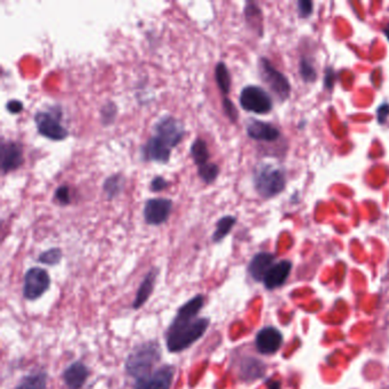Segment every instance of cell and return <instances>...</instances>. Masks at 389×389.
<instances>
[{
  "label": "cell",
  "mask_w": 389,
  "mask_h": 389,
  "mask_svg": "<svg viewBox=\"0 0 389 389\" xmlns=\"http://www.w3.org/2000/svg\"><path fill=\"white\" fill-rule=\"evenodd\" d=\"M204 305V296L198 295L179 308L173 323L167 331L168 351L171 353L184 351L204 336L209 326V320L197 317Z\"/></svg>",
  "instance_id": "1"
},
{
  "label": "cell",
  "mask_w": 389,
  "mask_h": 389,
  "mask_svg": "<svg viewBox=\"0 0 389 389\" xmlns=\"http://www.w3.org/2000/svg\"><path fill=\"white\" fill-rule=\"evenodd\" d=\"M161 349L157 342H143L128 355L125 370L129 376L142 378L152 372V367L160 361Z\"/></svg>",
  "instance_id": "2"
},
{
  "label": "cell",
  "mask_w": 389,
  "mask_h": 389,
  "mask_svg": "<svg viewBox=\"0 0 389 389\" xmlns=\"http://www.w3.org/2000/svg\"><path fill=\"white\" fill-rule=\"evenodd\" d=\"M254 184L261 198H274L286 188V176L277 167L261 165L254 171Z\"/></svg>",
  "instance_id": "3"
},
{
  "label": "cell",
  "mask_w": 389,
  "mask_h": 389,
  "mask_svg": "<svg viewBox=\"0 0 389 389\" xmlns=\"http://www.w3.org/2000/svg\"><path fill=\"white\" fill-rule=\"evenodd\" d=\"M240 104L247 112L267 114L273 109V102L265 89L258 86H247L240 94Z\"/></svg>",
  "instance_id": "4"
},
{
  "label": "cell",
  "mask_w": 389,
  "mask_h": 389,
  "mask_svg": "<svg viewBox=\"0 0 389 389\" xmlns=\"http://www.w3.org/2000/svg\"><path fill=\"white\" fill-rule=\"evenodd\" d=\"M259 73L263 82L270 88L276 98L286 100L290 96L291 86L286 75L276 70L270 61L261 57L259 60Z\"/></svg>",
  "instance_id": "5"
},
{
  "label": "cell",
  "mask_w": 389,
  "mask_h": 389,
  "mask_svg": "<svg viewBox=\"0 0 389 389\" xmlns=\"http://www.w3.org/2000/svg\"><path fill=\"white\" fill-rule=\"evenodd\" d=\"M49 286L50 277L47 270L40 267H32L25 273L23 295L28 300H36L47 291Z\"/></svg>",
  "instance_id": "6"
},
{
  "label": "cell",
  "mask_w": 389,
  "mask_h": 389,
  "mask_svg": "<svg viewBox=\"0 0 389 389\" xmlns=\"http://www.w3.org/2000/svg\"><path fill=\"white\" fill-rule=\"evenodd\" d=\"M153 132L155 137L160 138L161 141L174 148L182 141L185 129L184 125L173 116H163L154 125Z\"/></svg>",
  "instance_id": "7"
},
{
  "label": "cell",
  "mask_w": 389,
  "mask_h": 389,
  "mask_svg": "<svg viewBox=\"0 0 389 389\" xmlns=\"http://www.w3.org/2000/svg\"><path fill=\"white\" fill-rule=\"evenodd\" d=\"M38 132L52 141H63L69 136V132L61 123L59 116L52 112H38L35 116Z\"/></svg>",
  "instance_id": "8"
},
{
  "label": "cell",
  "mask_w": 389,
  "mask_h": 389,
  "mask_svg": "<svg viewBox=\"0 0 389 389\" xmlns=\"http://www.w3.org/2000/svg\"><path fill=\"white\" fill-rule=\"evenodd\" d=\"M175 367L173 365H162L158 370L138 378L135 389H170L173 385Z\"/></svg>",
  "instance_id": "9"
},
{
  "label": "cell",
  "mask_w": 389,
  "mask_h": 389,
  "mask_svg": "<svg viewBox=\"0 0 389 389\" xmlns=\"http://www.w3.org/2000/svg\"><path fill=\"white\" fill-rule=\"evenodd\" d=\"M173 209L169 199H151L144 206V220L148 225H161L168 220Z\"/></svg>",
  "instance_id": "10"
},
{
  "label": "cell",
  "mask_w": 389,
  "mask_h": 389,
  "mask_svg": "<svg viewBox=\"0 0 389 389\" xmlns=\"http://www.w3.org/2000/svg\"><path fill=\"white\" fill-rule=\"evenodd\" d=\"M282 333L272 326L264 328L256 337V347L261 354H274L282 346Z\"/></svg>",
  "instance_id": "11"
},
{
  "label": "cell",
  "mask_w": 389,
  "mask_h": 389,
  "mask_svg": "<svg viewBox=\"0 0 389 389\" xmlns=\"http://www.w3.org/2000/svg\"><path fill=\"white\" fill-rule=\"evenodd\" d=\"M171 150L173 148L161 141L160 138L152 136L142 148V157L145 161L167 163L169 161Z\"/></svg>",
  "instance_id": "12"
},
{
  "label": "cell",
  "mask_w": 389,
  "mask_h": 389,
  "mask_svg": "<svg viewBox=\"0 0 389 389\" xmlns=\"http://www.w3.org/2000/svg\"><path fill=\"white\" fill-rule=\"evenodd\" d=\"M23 163V150L15 142H7L1 146V170L3 174L10 173L21 167Z\"/></svg>",
  "instance_id": "13"
},
{
  "label": "cell",
  "mask_w": 389,
  "mask_h": 389,
  "mask_svg": "<svg viewBox=\"0 0 389 389\" xmlns=\"http://www.w3.org/2000/svg\"><path fill=\"white\" fill-rule=\"evenodd\" d=\"M247 134L254 141L274 142L279 138L280 132L270 123L251 119L247 125Z\"/></svg>",
  "instance_id": "14"
},
{
  "label": "cell",
  "mask_w": 389,
  "mask_h": 389,
  "mask_svg": "<svg viewBox=\"0 0 389 389\" xmlns=\"http://www.w3.org/2000/svg\"><path fill=\"white\" fill-rule=\"evenodd\" d=\"M89 376V370L82 362H75L66 367L63 379L69 389H80L85 385Z\"/></svg>",
  "instance_id": "15"
},
{
  "label": "cell",
  "mask_w": 389,
  "mask_h": 389,
  "mask_svg": "<svg viewBox=\"0 0 389 389\" xmlns=\"http://www.w3.org/2000/svg\"><path fill=\"white\" fill-rule=\"evenodd\" d=\"M292 264L289 261H282L274 264L272 268L264 279V284L267 289H275L282 286L288 279L289 274L291 272Z\"/></svg>",
  "instance_id": "16"
},
{
  "label": "cell",
  "mask_w": 389,
  "mask_h": 389,
  "mask_svg": "<svg viewBox=\"0 0 389 389\" xmlns=\"http://www.w3.org/2000/svg\"><path fill=\"white\" fill-rule=\"evenodd\" d=\"M274 265V256L268 252H259L249 264V273L254 281H264L268 270Z\"/></svg>",
  "instance_id": "17"
},
{
  "label": "cell",
  "mask_w": 389,
  "mask_h": 389,
  "mask_svg": "<svg viewBox=\"0 0 389 389\" xmlns=\"http://www.w3.org/2000/svg\"><path fill=\"white\" fill-rule=\"evenodd\" d=\"M157 275L158 270H152L148 272V275L145 276V279L138 288L135 300L132 303V307L135 310L141 308L150 298V296L153 292L154 283L157 281Z\"/></svg>",
  "instance_id": "18"
},
{
  "label": "cell",
  "mask_w": 389,
  "mask_h": 389,
  "mask_svg": "<svg viewBox=\"0 0 389 389\" xmlns=\"http://www.w3.org/2000/svg\"><path fill=\"white\" fill-rule=\"evenodd\" d=\"M46 385H47V374L45 372H36L25 376L16 385L15 389H45Z\"/></svg>",
  "instance_id": "19"
},
{
  "label": "cell",
  "mask_w": 389,
  "mask_h": 389,
  "mask_svg": "<svg viewBox=\"0 0 389 389\" xmlns=\"http://www.w3.org/2000/svg\"><path fill=\"white\" fill-rule=\"evenodd\" d=\"M125 186V177L121 174H116L109 177L104 182V192L107 193L109 200L116 198L121 193Z\"/></svg>",
  "instance_id": "20"
},
{
  "label": "cell",
  "mask_w": 389,
  "mask_h": 389,
  "mask_svg": "<svg viewBox=\"0 0 389 389\" xmlns=\"http://www.w3.org/2000/svg\"><path fill=\"white\" fill-rule=\"evenodd\" d=\"M191 154L192 158L194 162L198 165V166H202V165H206L209 160V151H208L207 143L201 139V138H197L191 145Z\"/></svg>",
  "instance_id": "21"
},
{
  "label": "cell",
  "mask_w": 389,
  "mask_h": 389,
  "mask_svg": "<svg viewBox=\"0 0 389 389\" xmlns=\"http://www.w3.org/2000/svg\"><path fill=\"white\" fill-rule=\"evenodd\" d=\"M215 78H216L217 86L220 87L223 94L227 95L231 91V75L225 63L220 62L215 69Z\"/></svg>",
  "instance_id": "22"
},
{
  "label": "cell",
  "mask_w": 389,
  "mask_h": 389,
  "mask_svg": "<svg viewBox=\"0 0 389 389\" xmlns=\"http://www.w3.org/2000/svg\"><path fill=\"white\" fill-rule=\"evenodd\" d=\"M236 224V218L234 216L222 217L216 224V231L213 233V241L220 242L225 236L232 231L233 226Z\"/></svg>",
  "instance_id": "23"
},
{
  "label": "cell",
  "mask_w": 389,
  "mask_h": 389,
  "mask_svg": "<svg viewBox=\"0 0 389 389\" xmlns=\"http://www.w3.org/2000/svg\"><path fill=\"white\" fill-rule=\"evenodd\" d=\"M198 174L201 179H204V182L211 184L218 177L220 168L215 163H206V165L199 166Z\"/></svg>",
  "instance_id": "24"
},
{
  "label": "cell",
  "mask_w": 389,
  "mask_h": 389,
  "mask_svg": "<svg viewBox=\"0 0 389 389\" xmlns=\"http://www.w3.org/2000/svg\"><path fill=\"white\" fill-rule=\"evenodd\" d=\"M62 256V250L60 248H52L43 252L39 256V258H38V261H40V263L46 264V265L53 266V265L60 263Z\"/></svg>",
  "instance_id": "25"
},
{
  "label": "cell",
  "mask_w": 389,
  "mask_h": 389,
  "mask_svg": "<svg viewBox=\"0 0 389 389\" xmlns=\"http://www.w3.org/2000/svg\"><path fill=\"white\" fill-rule=\"evenodd\" d=\"M300 75L301 78L304 79V82H313L317 78L316 70L314 69L311 63L306 60L300 62Z\"/></svg>",
  "instance_id": "26"
},
{
  "label": "cell",
  "mask_w": 389,
  "mask_h": 389,
  "mask_svg": "<svg viewBox=\"0 0 389 389\" xmlns=\"http://www.w3.org/2000/svg\"><path fill=\"white\" fill-rule=\"evenodd\" d=\"M102 120L105 125H109V123H112L114 118L116 116V107L112 102H109V103L105 105V107H102Z\"/></svg>",
  "instance_id": "27"
},
{
  "label": "cell",
  "mask_w": 389,
  "mask_h": 389,
  "mask_svg": "<svg viewBox=\"0 0 389 389\" xmlns=\"http://www.w3.org/2000/svg\"><path fill=\"white\" fill-rule=\"evenodd\" d=\"M224 111H225L226 116H229V119L232 123H236L238 118V110H236V105L229 100V98H224L223 100Z\"/></svg>",
  "instance_id": "28"
},
{
  "label": "cell",
  "mask_w": 389,
  "mask_h": 389,
  "mask_svg": "<svg viewBox=\"0 0 389 389\" xmlns=\"http://www.w3.org/2000/svg\"><path fill=\"white\" fill-rule=\"evenodd\" d=\"M55 199L61 204H70V190L68 186L62 185L55 191Z\"/></svg>",
  "instance_id": "29"
},
{
  "label": "cell",
  "mask_w": 389,
  "mask_h": 389,
  "mask_svg": "<svg viewBox=\"0 0 389 389\" xmlns=\"http://www.w3.org/2000/svg\"><path fill=\"white\" fill-rule=\"evenodd\" d=\"M298 12L300 17H308L313 13V3L308 0L298 1Z\"/></svg>",
  "instance_id": "30"
},
{
  "label": "cell",
  "mask_w": 389,
  "mask_h": 389,
  "mask_svg": "<svg viewBox=\"0 0 389 389\" xmlns=\"http://www.w3.org/2000/svg\"><path fill=\"white\" fill-rule=\"evenodd\" d=\"M168 185H169V183L167 182L166 179L161 177V176H157V177H154L152 179L150 188L152 192H159L168 188Z\"/></svg>",
  "instance_id": "31"
},
{
  "label": "cell",
  "mask_w": 389,
  "mask_h": 389,
  "mask_svg": "<svg viewBox=\"0 0 389 389\" xmlns=\"http://www.w3.org/2000/svg\"><path fill=\"white\" fill-rule=\"evenodd\" d=\"M389 116V104L388 103H383L378 107V110H376V119H378V123L380 125H383V123H386L387 118Z\"/></svg>",
  "instance_id": "32"
},
{
  "label": "cell",
  "mask_w": 389,
  "mask_h": 389,
  "mask_svg": "<svg viewBox=\"0 0 389 389\" xmlns=\"http://www.w3.org/2000/svg\"><path fill=\"white\" fill-rule=\"evenodd\" d=\"M7 111L12 113V114H17L23 111V103L17 100H12L7 103Z\"/></svg>",
  "instance_id": "33"
},
{
  "label": "cell",
  "mask_w": 389,
  "mask_h": 389,
  "mask_svg": "<svg viewBox=\"0 0 389 389\" xmlns=\"http://www.w3.org/2000/svg\"><path fill=\"white\" fill-rule=\"evenodd\" d=\"M333 80H335V75H333V71L326 73V80H324V82H326V87L329 88V89L330 88H333Z\"/></svg>",
  "instance_id": "34"
},
{
  "label": "cell",
  "mask_w": 389,
  "mask_h": 389,
  "mask_svg": "<svg viewBox=\"0 0 389 389\" xmlns=\"http://www.w3.org/2000/svg\"><path fill=\"white\" fill-rule=\"evenodd\" d=\"M270 389H280L279 381H272V383H270Z\"/></svg>",
  "instance_id": "35"
},
{
  "label": "cell",
  "mask_w": 389,
  "mask_h": 389,
  "mask_svg": "<svg viewBox=\"0 0 389 389\" xmlns=\"http://www.w3.org/2000/svg\"><path fill=\"white\" fill-rule=\"evenodd\" d=\"M385 35H386L387 40L389 41V24L387 25V28L385 29Z\"/></svg>",
  "instance_id": "36"
}]
</instances>
